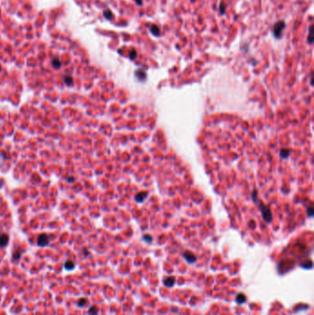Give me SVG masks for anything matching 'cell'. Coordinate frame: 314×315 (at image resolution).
I'll return each mask as SVG.
<instances>
[{
  "mask_svg": "<svg viewBox=\"0 0 314 315\" xmlns=\"http://www.w3.org/2000/svg\"><path fill=\"white\" fill-rule=\"evenodd\" d=\"M286 28V22L285 20H279L277 22L275 23L274 27H273V35L275 39H281L282 38V34L283 31Z\"/></svg>",
  "mask_w": 314,
  "mask_h": 315,
  "instance_id": "1",
  "label": "cell"
},
{
  "mask_svg": "<svg viewBox=\"0 0 314 315\" xmlns=\"http://www.w3.org/2000/svg\"><path fill=\"white\" fill-rule=\"evenodd\" d=\"M259 208L262 212L264 219L266 222H270L272 220V213H271V210H270V208H268L267 205H265L264 204H260L259 205Z\"/></svg>",
  "mask_w": 314,
  "mask_h": 315,
  "instance_id": "2",
  "label": "cell"
},
{
  "mask_svg": "<svg viewBox=\"0 0 314 315\" xmlns=\"http://www.w3.org/2000/svg\"><path fill=\"white\" fill-rule=\"evenodd\" d=\"M37 244H38L40 247L47 246V245L49 244V237H48V235H46V234H41V235L38 237Z\"/></svg>",
  "mask_w": 314,
  "mask_h": 315,
  "instance_id": "3",
  "label": "cell"
},
{
  "mask_svg": "<svg viewBox=\"0 0 314 315\" xmlns=\"http://www.w3.org/2000/svg\"><path fill=\"white\" fill-rule=\"evenodd\" d=\"M183 257L185 258V260L189 263H194L196 261V257L193 253L191 252H184L183 253Z\"/></svg>",
  "mask_w": 314,
  "mask_h": 315,
  "instance_id": "4",
  "label": "cell"
},
{
  "mask_svg": "<svg viewBox=\"0 0 314 315\" xmlns=\"http://www.w3.org/2000/svg\"><path fill=\"white\" fill-rule=\"evenodd\" d=\"M150 32L152 33V35H154L155 37H158L160 35V29L158 25L156 24H152L150 26Z\"/></svg>",
  "mask_w": 314,
  "mask_h": 315,
  "instance_id": "5",
  "label": "cell"
},
{
  "mask_svg": "<svg viewBox=\"0 0 314 315\" xmlns=\"http://www.w3.org/2000/svg\"><path fill=\"white\" fill-rule=\"evenodd\" d=\"M8 236L5 233L1 234L0 235V248H3V247H6L8 243Z\"/></svg>",
  "mask_w": 314,
  "mask_h": 315,
  "instance_id": "6",
  "label": "cell"
},
{
  "mask_svg": "<svg viewBox=\"0 0 314 315\" xmlns=\"http://www.w3.org/2000/svg\"><path fill=\"white\" fill-rule=\"evenodd\" d=\"M64 269L67 270V271H71V270H73L75 268V263L71 260H67V261L64 262Z\"/></svg>",
  "mask_w": 314,
  "mask_h": 315,
  "instance_id": "7",
  "label": "cell"
},
{
  "mask_svg": "<svg viewBox=\"0 0 314 315\" xmlns=\"http://www.w3.org/2000/svg\"><path fill=\"white\" fill-rule=\"evenodd\" d=\"M135 75L136 76V78L139 79L140 80H144L146 79V72L142 69H137L135 73Z\"/></svg>",
  "mask_w": 314,
  "mask_h": 315,
  "instance_id": "8",
  "label": "cell"
},
{
  "mask_svg": "<svg viewBox=\"0 0 314 315\" xmlns=\"http://www.w3.org/2000/svg\"><path fill=\"white\" fill-rule=\"evenodd\" d=\"M103 17L108 20H112L113 19V14L109 8H106L103 11Z\"/></svg>",
  "mask_w": 314,
  "mask_h": 315,
  "instance_id": "9",
  "label": "cell"
},
{
  "mask_svg": "<svg viewBox=\"0 0 314 315\" xmlns=\"http://www.w3.org/2000/svg\"><path fill=\"white\" fill-rule=\"evenodd\" d=\"M147 193H145V192H142V193H139L135 197V199L137 201V202H143V200L147 197Z\"/></svg>",
  "mask_w": 314,
  "mask_h": 315,
  "instance_id": "10",
  "label": "cell"
},
{
  "mask_svg": "<svg viewBox=\"0 0 314 315\" xmlns=\"http://www.w3.org/2000/svg\"><path fill=\"white\" fill-rule=\"evenodd\" d=\"M289 155H290V150L289 149H285V148L281 149V151H280V157L281 158L287 159Z\"/></svg>",
  "mask_w": 314,
  "mask_h": 315,
  "instance_id": "11",
  "label": "cell"
},
{
  "mask_svg": "<svg viewBox=\"0 0 314 315\" xmlns=\"http://www.w3.org/2000/svg\"><path fill=\"white\" fill-rule=\"evenodd\" d=\"M174 282H175L174 277H168V278H166V280L164 281V284H165L167 287H171L173 284H174Z\"/></svg>",
  "mask_w": 314,
  "mask_h": 315,
  "instance_id": "12",
  "label": "cell"
},
{
  "mask_svg": "<svg viewBox=\"0 0 314 315\" xmlns=\"http://www.w3.org/2000/svg\"><path fill=\"white\" fill-rule=\"evenodd\" d=\"M64 81L67 86H72V84H73V79H72V77H70V76H64Z\"/></svg>",
  "mask_w": 314,
  "mask_h": 315,
  "instance_id": "13",
  "label": "cell"
},
{
  "mask_svg": "<svg viewBox=\"0 0 314 315\" xmlns=\"http://www.w3.org/2000/svg\"><path fill=\"white\" fill-rule=\"evenodd\" d=\"M52 64H53V67L56 68V69H58V68H60V67H61V62H60V60H59V59H57V58L53 59Z\"/></svg>",
  "mask_w": 314,
  "mask_h": 315,
  "instance_id": "14",
  "label": "cell"
},
{
  "mask_svg": "<svg viewBox=\"0 0 314 315\" xmlns=\"http://www.w3.org/2000/svg\"><path fill=\"white\" fill-rule=\"evenodd\" d=\"M98 308H97L96 306H91L89 310V314L90 315H97L98 314Z\"/></svg>",
  "mask_w": 314,
  "mask_h": 315,
  "instance_id": "15",
  "label": "cell"
},
{
  "mask_svg": "<svg viewBox=\"0 0 314 315\" xmlns=\"http://www.w3.org/2000/svg\"><path fill=\"white\" fill-rule=\"evenodd\" d=\"M87 301H88V300H87V299H86V298L79 299H78V307H80V308L85 307V305H86Z\"/></svg>",
  "mask_w": 314,
  "mask_h": 315,
  "instance_id": "16",
  "label": "cell"
},
{
  "mask_svg": "<svg viewBox=\"0 0 314 315\" xmlns=\"http://www.w3.org/2000/svg\"><path fill=\"white\" fill-rule=\"evenodd\" d=\"M236 300H237L238 303H243L246 300V297L243 294H239L236 298Z\"/></svg>",
  "mask_w": 314,
  "mask_h": 315,
  "instance_id": "17",
  "label": "cell"
},
{
  "mask_svg": "<svg viewBox=\"0 0 314 315\" xmlns=\"http://www.w3.org/2000/svg\"><path fill=\"white\" fill-rule=\"evenodd\" d=\"M311 28H312V26L310 25V27H309V34H308V42L310 43V44H311V43H312V42H313V39H312V36H311Z\"/></svg>",
  "mask_w": 314,
  "mask_h": 315,
  "instance_id": "18",
  "label": "cell"
},
{
  "mask_svg": "<svg viewBox=\"0 0 314 315\" xmlns=\"http://www.w3.org/2000/svg\"><path fill=\"white\" fill-rule=\"evenodd\" d=\"M225 11H226V7L224 5V2H220V5H219V12L221 15H224L225 14Z\"/></svg>",
  "mask_w": 314,
  "mask_h": 315,
  "instance_id": "19",
  "label": "cell"
},
{
  "mask_svg": "<svg viewBox=\"0 0 314 315\" xmlns=\"http://www.w3.org/2000/svg\"><path fill=\"white\" fill-rule=\"evenodd\" d=\"M136 56H137V53H136V52L135 50H132L129 53V57H130V59H131V60H135L136 58Z\"/></svg>",
  "mask_w": 314,
  "mask_h": 315,
  "instance_id": "20",
  "label": "cell"
},
{
  "mask_svg": "<svg viewBox=\"0 0 314 315\" xmlns=\"http://www.w3.org/2000/svg\"><path fill=\"white\" fill-rule=\"evenodd\" d=\"M19 259H20V252L17 251V252H15V253H13V260L18 261V260H19Z\"/></svg>",
  "mask_w": 314,
  "mask_h": 315,
  "instance_id": "21",
  "label": "cell"
},
{
  "mask_svg": "<svg viewBox=\"0 0 314 315\" xmlns=\"http://www.w3.org/2000/svg\"><path fill=\"white\" fill-rule=\"evenodd\" d=\"M144 240L147 241V242H150L151 241H152V237L149 236V235H145V236H144Z\"/></svg>",
  "mask_w": 314,
  "mask_h": 315,
  "instance_id": "22",
  "label": "cell"
},
{
  "mask_svg": "<svg viewBox=\"0 0 314 315\" xmlns=\"http://www.w3.org/2000/svg\"><path fill=\"white\" fill-rule=\"evenodd\" d=\"M308 215H309V216H311L313 215V208H312V206H310V208H308Z\"/></svg>",
  "mask_w": 314,
  "mask_h": 315,
  "instance_id": "23",
  "label": "cell"
},
{
  "mask_svg": "<svg viewBox=\"0 0 314 315\" xmlns=\"http://www.w3.org/2000/svg\"><path fill=\"white\" fill-rule=\"evenodd\" d=\"M134 1L136 2V4L137 6H140V7L143 6V0H134Z\"/></svg>",
  "mask_w": 314,
  "mask_h": 315,
  "instance_id": "24",
  "label": "cell"
},
{
  "mask_svg": "<svg viewBox=\"0 0 314 315\" xmlns=\"http://www.w3.org/2000/svg\"><path fill=\"white\" fill-rule=\"evenodd\" d=\"M67 180H68L69 182H72L73 180H74V178H73V177H67Z\"/></svg>",
  "mask_w": 314,
  "mask_h": 315,
  "instance_id": "25",
  "label": "cell"
}]
</instances>
